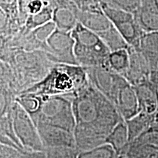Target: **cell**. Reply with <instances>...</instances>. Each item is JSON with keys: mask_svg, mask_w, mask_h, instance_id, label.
Segmentation results:
<instances>
[{"mask_svg": "<svg viewBox=\"0 0 158 158\" xmlns=\"http://www.w3.org/2000/svg\"><path fill=\"white\" fill-rule=\"evenodd\" d=\"M114 148L108 143H104L93 149L79 153L78 158H117Z\"/></svg>", "mask_w": 158, "mask_h": 158, "instance_id": "44dd1931", "label": "cell"}, {"mask_svg": "<svg viewBox=\"0 0 158 158\" xmlns=\"http://www.w3.org/2000/svg\"><path fill=\"white\" fill-rule=\"evenodd\" d=\"M111 102L124 121L133 118L140 111L135 89L127 81L119 88Z\"/></svg>", "mask_w": 158, "mask_h": 158, "instance_id": "ba28073f", "label": "cell"}, {"mask_svg": "<svg viewBox=\"0 0 158 158\" xmlns=\"http://www.w3.org/2000/svg\"><path fill=\"white\" fill-rule=\"evenodd\" d=\"M36 125L45 149L53 147H76L73 132L43 122H37Z\"/></svg>", "mask_w": 158, "mask_h": 158, "instance_id": "30bf717a", "label": "cell"}, {"mask_svg": "<svg viewBox=\"0 0 158 158\" xmlns=\"http://www.w3.org/2000/svg\"><path fill=\"white\" fill-rule=\"evenodd\" d=\"M52 21L56 23L57 29L71 31L79 22L78 11H74L68 6H59L54 9Z\"/></svg>", "mask_w": 158, "mask_h": 158, "instance_id": "2e32d148", "label": "cell"}, {"mask_svg": "<svg viewBox=\"0 0 158 158\" xmlns=\"http://www.w3.org/2000/svg\"><path fill=\"white\" fill-rule=\"evenodd\" d=\"M101 8L130 47L136 48L144 31L136 21L135 15L102 1Z\"/></svg>", "mask_w": 158, "mask_h": 158, "instance_id": "8992f818", "label": "cell"}, {"mask_svg": "<svg viewBox=\"0 0 158 158\" xmlns=\"http://www.w3.org/2000/svg\"><path fill=\"white\" fill-rule=\"evenodd\" d=\"M109 2L108 3L110 5L135 14L141 6V0H109Z\"/></svg>", "mask_w": 158, "mask_h": 158, "instance_id": "d4e9b609", "label": "cell"}, {"mask_svg": "<svg viewBox=\"0 0 158 158\" xmlns=\"http://www.w3.org/2000/svg\"><path fill=\"white\" fill-rule=\"evenodd\" d=\"M47 7L48 6L44 0H29L26 5L27 12L29 15L37 14Z\"/></svg>", "mask_w": 158, "mask_h": 158, "instance_id": "484cf974", "label": "cell"}, {"mask_svg": "<svg viewBox=\"0 0 158 158\" xmlns=\"http://www.w3.org/2000/svg\"><path fill=\"white\" fill-rule=\"evenodd\" d=\"M128 48L110 51L102 67L124 77L130 65V53Z\"/></svg>", "mask_w": 158, "mask_h": 158, "instance_id": "9a60e30c", "label": "cell"}, {"mask_svg": "<svg viewBox=\"0 0 158 158\" xmlns=\"http://www.w3.org/2000/svg\"><path fill=\"white\" fill-rule=\"evenodd\" d=\"M15 102L21 105L23 109L27 110L34 119L40 110L43 99L40 97L31 94L21 93L19 98L15 99Z\"/></svg>", "mask_w": 158, "mask_h": 158, "instance_id": "d6986e66", "label": "cell"}, {"mask_svg": "<svg viewBox=\"0 0 158 158\" xmlns=\"http://www.w3.org/2000/svg\"><path fill=\"white\" fill-rule=\"evenodd\" d=\"M78 21L85 27L101 37L114 27L101 7L93 10H78Z\"/></svg>", "mask_w": 158, "mask_h": 158, "instance_id": "4fadbf2b", "label": "cell"}, {"mask_svg": "<svg viewBox=\"0 0 158 158\" xmlns=\"http://www.w3.org/2000/svg\"><path fill=\"white\" fill-rule=\"evenodd\" d=\"M1 158H45L44 152H32L1 143Z\"/></svg>", "mask_w": 158, "mask_h": 158, "instance_id": "ffe728a7", "label": "cell"}, {"mask_svg": "<svg viewBox=\"0 0 158 158\" xmlns=\"http://www.w3.org/2000/svg\"><path fill=\"white\" fill-rule=\"evenodd\" d=\"M106 143L110 144L117 155L121 154L130 143L129 132L124 120L119 122L108 135Z\"/></svg>", "mask_w": 158, "mask_h": 158, "instance_id": "e0dca14e", "label": "cell"}, {"mask_svg": "<svg viewBox=\"0 0 158 158\" xmlns=\"http://www.w3.org/2000/svg\"><path fill=\"white\" fill-rule=\"evenodd\" d=\"M45 158H78L80 152L76 147H46Z\"/></svg>", "mask_w": 158, "mask_h": 158, "instance_id": "7402d4cb", "label": "cell"}, {"mask_svg": "<svg viewBox=\"0 0 158 158\" xmlns=\"http://www.w3.org/2000/svg\"><path fill=\"white\" fill-rule=\"evenodd\" d=\"M130 65L124 78L133 86L151 80V70L143 55L137 49L129 47Z\"/></svg>", "mask_w": 158, "mask_h": 158, "instance_id": "8fae6325", "label": "cell"}, {"mask_svg": "<svg viewBox=\"0 0 158 158\" xmlns=\"http://www.w3.org/2000/svg\"><path fill=\"white\" fill-rule=\"evenodd\" d=\"M77 5H79L81 10H93L101 7V2L100 0H74Z\"/></svg>", "mask_w": 158, "mask_h": 158, "instance_id": "4316f807", "label": "cell"}, {"mask_svg": "<svg viewBox=\"0 0 158 158\" xmlns=\"http://www.w3.org/2000/svg\"><path fill=\"white\" fill-rule=\"evenodd\" d=\"M152 158H158V151L156 152L152 156Z\"/></svg>", "mask_w": 158, "mask_h": 158, "instance_id": "83f0119b", "label": "cell"}, {"mask_svg": "<svg viewBox=\"0 0 158 158\" xmlns=\"http://www.w3.org/2000/svg\"><path fill=\"white\" fill-rule=\"evenodd\" d=\"M134 48L139 51L147 60L151 70L150 79L158 83V32H145Z\"/></svg>", "mask_w": 158, "mask_h": 158, "instance_id": "7c38bea8", "label": "cell"}, {"mask_svg": "<svg viewBox=\"0 0 158 158\" xmlns=\"http://www.w3.org/2000/svg\"><path fill=\"white\" fill-rule=\"evenodd\" d=\"M74 40V55L78 64L84 68L104 64L110 51L98 35L80 22L71 31Z\"/></svg>", "mask_w": 158, "mask_h": 158, "instance_id": "3957f363", "label": "cell"}, {"mask_svg": "<svg viewBox=\"0 0 158 158\" xmlns=\"http://www.w3.org/2000/svg\"><path fill=\"white\" fill-rule=\"evenodd\" d=\"M74 94L41 98L43 104L40 110L33 119L35 124L43 122L74 133L76 127L73 108V96Z\"/></svg>", "mask_w": 158, "mask_h": 158, "instance_id": "277c9868", "label": "cell"}, {"mask_svg": "<svg viewBox=\"0 0 158 158\" xmlns=\"http://www.w3.org/2000/svg\"><path fill=\"white\" fill-rule=\"evenodd\" d=\"M76 119V147L80 152L106 143L118 122L124 120L114 104L91 84L73 96Z\"/></svg>", "mask_w": 158, "mask_h": 158, "instance_id": "6da1fadb", "label": "cell"}, {"mask_svg": "<svg viewBox=\"0 0 158 158\" xmlns=\"http://www.w3.org/2000/svg\"><path fill=\"white\" fill-rule=\"evenodd\" d=\"M53 13L50 9V7H47L44 10L37 14L29 15L28 20H27V25L29 28L35 29L37 27H40L45 23L49 22L53 20Z\"/></svg>", "mask_w": 158, "mask_h": 158, "instance_id": "603a6c76", "label": "cell"}, {"mask_svg": "<svg viewBox=\"0 0 158 158\" xmlns=\"http://www.w3.org/2000/svg\"><path fill=\"white\" fill-rule=\"evenodd\" d=\"M139 102V113L158 121V83L149 80L133 86Z\"/></svg>", "mask_w": 158, "mask_h": 158, "instance_id": "9c48e42d", "label": "cell"}, {"mask_svg": "<svg viewBox=\"0 0 158 158\" xmlns=\"http://www.w3.org/2000/svg\"><path fill=\"white\" fill-rule=\"evenodd\" d=\"M134 15L144 32H158V0H141Z\"/></svg>", "mask_w": 158, "mask_h": 158, "instance_id": "5bb4252c", "label": "cell"}, {"mask_svg": "<svg viewBox=\"0 0 158 158\" xmlns=\"http://www.w3.org/2000/svg\"><path fill=\"white\" fill-rule=\"evenodd\" d=\"M157 151H158V149H157Z\"/></svg>", "mask_w": 158, "mask_h": 158, "instance_id": "4dcf8cb0", "label": "cell"}, {"mask_svg": "<svg viewBox=\"0 0 158 158\" xmlns=\"http://www.w3.org/2000/svg\"><path fill=\"white\" fill-rule=\"evenodd\" d=\"M149 158H152V157H149Z\"/></svg>", "mask_w": 158, "mask_h": 158, "instance_id": "f546056e", "label": "cell"}, {"mask_svg": "<svg viewBox=\"0 0 158 158\" xmlns=\"http://www.w3.org/2000/svg\"><path fill=\"white\" fill-rule=\"evenodd\" d=\"M89 82L86 68L78 64L59 63L43 80L22 93L40 98L73 94Z\"/></svg>", "mask_w": 158, "mask_h": 158, "instance_id": "7a4b0ae2", "label": "cell"}, {"mask_svg": "<svg viewBox=\"0 0 158 158\" xmlns=\"http://www.w3.org/2000/svg\"><path fill=\"white\" fill-rule=\"evenodd\" d=\"M12 127L17 139L25 149L38 152L45 151L44 144L35 121L15 101L12 110Z\"/></svg>", "mask_w": 158, "mask_h": 158, "instance_id": "5b68a950", "label": "cell"}, {"mask_svg": "<svg viewBox=\"0 0 158 158\" xmlns=\"http://www.w3.org/2000/svg\"><path fill=\"white\" fill-rule=\"evenodd\" d=\"M156 125H157V127H158V121H157V124H156Z\"/></svg>", "mask_w": 158, "mask_h": 158, "instance_id": "f1b7e54d", "label": "cell"}, {"mask_svg": "<svg viewBox=\"0 0 158 158\" xmlns=\"http://www.w3.org/2000/svg\"><path fill=\"white\" fill-rule=\"evenodd\" d=\"M59 63L78 64L74 55V40L71 31L56 29L45 43Z\"/></svg>", "mask_w": 158, "mask_h": 158, "instance_id": "52a82bcc", "label": "cell"}, {"mask_svg": "<svg viewBox=\"0 0 158 158\" xmlns=\"http://www.w3.org/2000/svg\"><path fill=\"white\" fill-rule=\"evenodd\" d=\"M56 26L53 21L45 23L40 27H37L36 29H33V35L40 42L45 43L48 37L52 35V33L56 30Z\"/></svg>", "mask_w": 158, "mask_h": 158, "instance_id": "cb8c5ba5", "label": "cell"}, {"mask_svg": "<svg viewBox=\"0 0 158 158\" xmlns=\"http://www.w3.org/2000/svg\"><path fill=\"white\" fill-rule=\"evenodd\" d=\"M125 122L127 123L128 132H129L130 142L137 138L148 128L157 124V121L154 118L141 113H138L133 118Z\"/></svg>", "mask_w": 158, "mask_h": 158, "instance_id": "ac0fdd59", "label": "cell"}]
</instances>
